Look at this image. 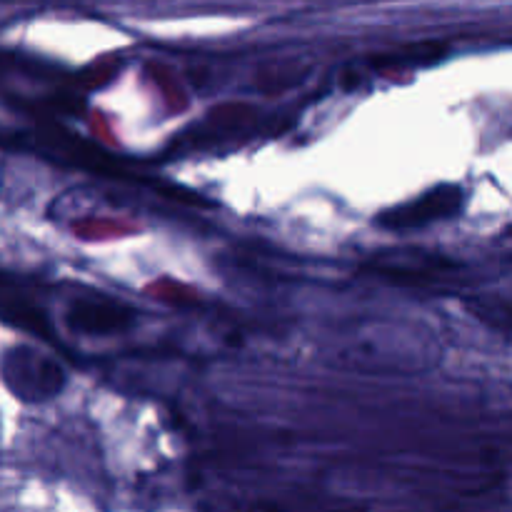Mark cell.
<instances>
[{"label": "cell", "mask_w": 512, "mask_h": 512, "mask_svg": "<svg viewBox=\"0 0 512 512\" xmlns=\"http://www.w3.org/2000/svg\"><path fill=\"white\" fill-rule=\"evenodd\" d=\"M68 325L80 335H118L133 325V310L110 300H75L68 310Z\"/></svg>", "instance_id": "cell-3"}, {"label": "cell", "mask_w": 512, "mask_h": 512, "mask_svg": "<svg viewBox=\"0 0 512 512\" xmlns=\"http://www.w3.org/2000/svg\"><path fill=\"white\" fill-rule=\"evenodd\" d=\"M5 378L10 388L25 400L53 398L65 383V375L55 360L28 348L13 350L5 360Z\"/></svg>", "instance_id": "cell-1"}, {"label": "cell", "mask_w": 512, "mask_h": 512, "mask_svg": "<svg viewBox=\"0 0 512 512\" xmlns=\"http://www.w3.org/2000/svg\"><path fill=\"white\" fill-rule=\"evenodd\" d=\"M460 203H463V193L455 185H440V188L420 195L418 200H410V203H403L398 208H390L385 213H380L378 223L390 230L423 228V225L450 218V215L458 213Z\"/></svg>", "instance_id": "cell-2"}, {"label": "cell", "mask_w": 512, "mask_h": 512, "mask_svg": "<svg viewBox=\"0 0 512 512\" xmlns=\"http://www.w3.org/2000/svg\"><path fill=\"white\" fill-rule=\"evenodd\" d=\"M250 512H293V510L283 508V505H265V503H260V505H255V508L250 510Z\"/></svg>", "instance_id": "cell-5"}, {"label": "cell", "mask_w": 512, "mask_h": 512, "mask_svg": "<svg viewBox=\"0 0 512 512\" xmlns=\"http://www.w3.org/2000/svg\"><path fill=\"white\" fill-rule=\"evenodd\" d=\"M443 53H445L443 45L420 43V45H413V48L398 50V53L383 55V58L375 60V65H378V68H400V65L428 63V60H435L438 55H443Z\"/></svg>", "instance_id": "cell-4"}]
</instances>
